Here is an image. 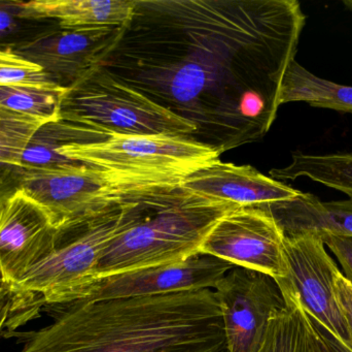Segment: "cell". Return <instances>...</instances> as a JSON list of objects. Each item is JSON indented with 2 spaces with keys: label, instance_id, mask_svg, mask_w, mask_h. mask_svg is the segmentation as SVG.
I'll return each mask as SVG.
<instances>
[{
  "label": "cell",
  "instance_id": "1",
  "mask_svg": "<svg viewBox=\"0 0 352 352\" xmlns=\"http://www.w3.org/2000/svg\"><path fill=\"white\" fill-rule=\"evenodd\" d=\"M305 23L297 0H135L100 66L221 154L268 134Z\"/></svg>",
  "mask_w": 352,
  "mask_h": 352
},
{
  "label": "cell",
  "instance_id": "2",
  "mask_svg": "<svg viewBox=\"0 0 352 352\" xmlns=\"http://www.w3.org/2000/svg\"><path fill=\"white\" fill-rule=\"evenodd\" d=\"M55 322L14 333L21 352H221V310L212 289L80 302Z\"/></svg>",
  "mask_w": 352,
  "mask_h": 352
},
{
  "label": "cell",
  "instance_id": "3",
  "mask_svg": "<svg viewBox=\"0 0 352 352\" xmlns=\"http://www.w3.org/2000/svg\"><path fill=\"white\" fill-rule=\"evenodd\" d=\"M122 208L125 225L102 252L99 281L200 254L212 227L241 207L190 191L182 181H148L126 192Z\"/></svg>",
  "mask_w": 352,
  "mask_h": 352
},
{
  "label": "cell",
  "instance_id": "4",
  "mask_svg": "<svg viewBox=\"0 0 352 352\" xmlns=\"http://www.w3.org/2000/svg\"><path fill=\"white\" fill-rule=\"evenodd\" d=\"M59 120L89 126L107 136H171L192 140L197 130L101 66L66 89Z\"/></svg>",
  "mask_w": 352,
  "mask_h": 352
},
{
  "label": "cell",
  "instance_id": "5",
  "mask_svg": "<svg viewBox=\"0 0 352 352\" xmlns=\"http://www.w3.org/2000/svg\"><path fill=\"white\" fill-rule=\"evenodd\" d=\"M124 225L121 202L88 222L58 231L53 254L12 289L52 307L87 301L99 282L97 266L102 252Z\"/></svg>",
  "mask_w": 352,
  "mask_h": 352
},
{
  "label": "cell",
  "instance_id": "6",
  "mask_svg": "<svg viewBox=\"0 0 352 352\" xmlns=\"http://www.w3.org/2000/svg\"><path fill=\"white\" fill-rule=\"evenodd\" d=\"M60 154L118 176L152 181H184L221 161L212 147L171 136H109L103 142L67 145Z\"/></svg>",
  "mask_w": 352,
  "mask_h": 352
},
{
  "label": "cell",
  "instance_id": "7",
  "mask_svg": "<svg viewBox=\"0 0 352 352\" xmlns=\"http://www.w3.org/2000/svg\"><path fill=\"white\" fill-rule=\"evenodd\" d=\"M152 180L123 177L91 165L27 172L22 190L47 212L58 231L78 227L104 214L126 192Z\"/></svg>",
  "mask_w": 352,
  "mask_h": 352
},
{
  "label": "cell",
  "instance_id": "8",
  "mask_svg": "<svg viewBox=\"0 0 352 352\" xmlns=\"http://www.w3.org/2000/svg\"><path fill=\"white\" fill-rule=\"evenodd\" d=\"M287 274L277 280L281 293H293L308 315L333 336L351 341V331L339 304L336 278L340 269L316 234L285 236Z\"/></svg>",
  "mask_w": 352,
  "mask_h": 352
},
{
  "label": "cell",
  "instance_id": "9",
  "mask_svg": "<svg viewBox=\"0 0 352 352\" xmlns=\"http://www.w3.org/2000/svg\"><path fill=\"white\" fill-rule=\"evenodd\" d=\"M285 235L274 217L258 208H238L207 235L200 253L275 279L287 274Z\"/></svg>",
  "mask_w": 352,
  "mask_h": 352
},
{
  "label": "cell",
  "instance_id": "10",
  "mask_svg": "<svg viewBox=\"0 0 352 352\" xmlns=\"http://www.w3.org/2000/svg\"><path fill=\"white\" fill-rule=\"evenodd\" d=\"M212 291L221 310L226 351L256 352L271 318L285 306L275 279L235 267Z\"/></svg>",
  "mask_w": 352,
  "mask_h": 352
},
{
  "label": "cell",
  "instance_id": "11",
  "mask_svg": "<svg viewBox=\"0 0 352 352\" xmlns=\"http://www.w3.org/2000/svg\"><path fill=\"white\" fill-rule=\"evenodd\" d=\"M58 229L22 190L0 202V280L12 287L55 251Z\"/></svg>",
  "mask_w": 352,
  "mask_h": 352
},
{
  "label": "cell",
  "instance_id": "12",
  "mask_svg": "<svg viewBox=\"0 0 352 352\" xmlns=\"http://www.w3.org/2000/svg\"><path fill=\"white\" fill-rule=\"evenodd\" d=\"M124 27L60 28L14 54L41 68L54 84L67 89L102 64L119 41Z\"/></svg>",
  "mask_w": 352,
  "mask_h": 352
},
{
  "label": "cell",
  "instance_id": "13",
  "mask_svg": "<svg viewBox=\"0 0 352 352\" xmlns=\"http://www.w3.org/2000/svg\"><path fill=\"white\" fill-rule=\"evenodd\" d=\"M233 268H235L233 265L219 258L196 254L182 262L130 271L101 279L91 297L85 302L213 289Z\"/></svg>",
  "mask_w": 352,
  "mask_h": 352
},
{
  "label": "cell",
  "instance_id": "14",
  "mask_svg": "<svg viewBox=\"0 0 352 352\" xmlns=\"http://www.w3.org/2000/svg\"><path fill=\"white\" fill-rule=\"evenodd\" d=\"M184 188L211 200L241 208L264 209L297 198L302 191L267 177L252 165L219 163L205 167L182 181Z\"/></svg>",
  "mask_w": 352,
  "mask_h": 352
},
{
  "label": "cell",
  "instance_id": "15",
  "mask_svg": "<svg viewBox=\"0 0 352 352\" xmlns=\"http://www.w3.org/2000/svg\"><path fill=\"white\" fill-rule=\"evenodd\" d=\"M263 210L274 217L287 237L303 234L352 237V198L322 202L314 194L301 192Z\"/></svg>",
  "mask_w": 352,
  "mask_h": 352
},
{
  "label": "cell",
  "instance_id": "16",
  "mask_svg": "<svg viewBox=\"0 0 352 352\" xmlns=\"http://www.w3.org/2000/svg\"><path fill=\"white\" fill-rule=\"evenodd\" d=\"M22 6L26 16L58 21L62 29L107 28L126 26L135 0H32Z\"/></svg>",
  "mask_w": 352,
  "mask_h": 352
},
{
  "label": "cell",
  "instance_id": "17",
  "mask_svg": "<svg viewBox=\"0 0 352 352\" xmlns=\"http://www.w3.org/2000/svg\"><path fill=\"white\" fill-rule=\"evenodd\" d=\"M109 136L94 128L64 120L43 124L27 145L23 165L27 172L55 171L80 165L60 154L64 146L103 142Z\"/></svg>",
  "mask_w": 352,
  "mask_h": 352
},
{
  "label": "cell",
  "instance_id": "18",
  "mask_svg": "<svg viewBox=\"0 0 352 352\" xmlns=\"http://www.w3.org/2000/svg\"><path fill=\"white\" fill-rule=\"evenodd\" d=\"M45 120L0 107V202L20 191L26 177L23 155Z\"/></svg>",
  "mask_w": 352,
  "mask_h": 352
},
{
  "label": "cell",
  "instance_id": "19",
  "mask_svg": "<svg viewBox=\"0 0 352 352\" xmlns=\"http://www.w3.org/2000/svg\"><path fill=\"white\" fill-rule=\"evenodd\" d=\"M283 296L285 308L271 318L256 352H318L311 318L295 295Z\"/></svg>",
  "mask_w": 352,
  "mask_h": 352
},
{
  "label": "cell",
  "instance_id": "20",
  "mask_svg": "<svg viewBox=\"0 0 352 352\" xmlns=\"http://www.w3.org/2000/svg\"><path fill=\"white\" fill-rule=\"evenodd\" d=\"M304 101L314 107L352 113V87L324 80L306 70L296 59L281 83L279 103Z\"/></svg>",
  "mask_w": 352,
  "mask_h": 352
},
{
  "label": "cell",
  "instance_id": "21",
  "mask_svg": "<svg viewBox=\"0 0 352 352\" xmlns=\"http://www.w3.org/2000/svg\"><path fill=\"white\" fill-rule=\"evenodd\" d=\"M270 176L280 182L308 178L352 198V153H293L292 163L281 169H271Z\"/></svg>",
  "mask_w": 352,
  "mask_h": 352
},
{
  "label": "cell",
  "instance_id": "22",
  "mask_svg": "<svg viewBox=\"0 0 352 352\" xmlns=\"http://www.w3.org/2000/svg\"><path fill=\"white\" fill-rule=\"evenodd\" d=\"M66 89L55 84H12L0 86V107L51 122L59 120Z\"/></svg>",
  "mask_w": 352,
  "mask_h": 352
},
{
  "label": "cell",
  "instance_id": "23",
  "mask_svg": "<svg viewBox=\"0 0 352 352\" xmlns=\"http://www.w3.org/2000/svg\"><path fill=\"white\" fill-rule=\"evenodd\" d=\"M23 1H0V50L14 53L59 30L58 21L32 18L23 12Z\"/></svg>",
  "mask_w": 352,
  "mask_h": 352
},
{
  "label": "cell",
  "instance_id": "24",
  "mask_svg": "<svg viewBox=\"0 0 352 352\" xmlns=\"http://www.w3.org/2000/svg\"><path fill=\"white\" fill-rule=\"evenodd\" d=\"M34 300L0 280V336L4 329L18 320L16 313L23 314L24 308L30 307Z\"/></svg>",
  "mask_w": 352,
  "mask_h": 352
},
{
  "label": "cell",
  "instance_id": "25",
  "mask_svg": "<svg viewBox=\"0 0 352 352\" xmlns=\"http://www.w3.org/2000/svg\"><path fill=\"white\" fill-rule=\"evenodd\" d=\"M12 84H54V83L41 68L1 66L0 86Z\"/></svg>",
  "mask_w": 352,
  "mask_h": 352
},
{
  "label": "cell",
  "instance_id": "26",
  "mask_svg": "<svg viewBox=\"0 0 352 352\" xmlns=\"http://www.w3.org/2000/svg\"><path fill=\"white\" fill-rule=\"evenodd\" d=\"M326 246L332 251L342 268V274L352 285V237L345 236H322Z\"/></svg>",
  "mask_w": 352,
  "mask_h": 352
},
{
  "label": "cell",
  "instance_id": "27",
  "mask_svg": "<svg viewBox=\"0 0 352 352\" xmlns=\"http://www.w3.org/2000/svg\"><path fill=\"white\" fill-rule=\"evenodd\" d=\"M318 339V352H352V341L343 340L327 332L316 320H312Z\"/></svg>",
  "mask_w": 352,
  "mask_h": 352
},
{
  "label": "cell",
  "instance_id": "28",
  "mask_svg": "<svg viewBox=\"0 0 352 352\" xmlns=\"http://www.w3.org/2000/svg\"><path fill=\"white\" fill-rule=\"evenodd\" d=\"M336 291L339 304L351 331L352 341V285L345 278L342 272L339 273L337 276Z\"/></svg>",
  "mask_w": 352,
  "mask_h": 352
},
{
  "label": "cell",
  "instance_id": "29",
  "mask_svg": "<svg viewBox=\"0 0 352 352\" xmlns=\"http://www.w3.org/2000/svg\"><path fill=\"white\" fill-rule=\"evenodd\" d=\"M1 66H16V68H39L34 64L29 63L14 55L12 52L0 50V68Z\"/></svg>",
  "mask_w": 352,
  "mask_h": 352
},
{
  "label": "cell",
  "instance_id": "30",
  "mask_svg": "<svg viewBox=\"0 0 352 352\" xmlns=\"http://www.w3.org/2000/svg\"><path fill=\"white\" fill-rule=\"evenodd\" d=\"M221 352H227V351H226V349H225V351H221Z\"/></svg>",
  "mask_w": 352,
  "mask_h": 352
}]
</instances>
